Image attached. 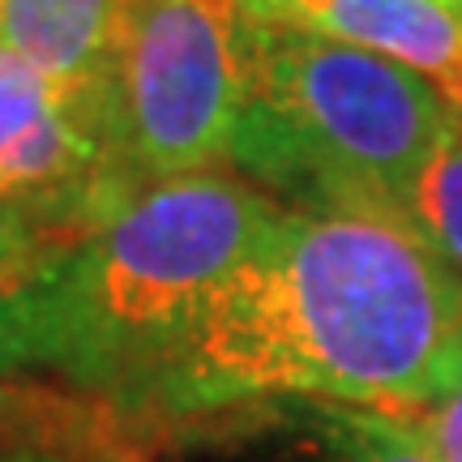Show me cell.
I'll return each instance as SVG.
<instances>
[{
  "label": "cell",
  "instance_id": "obj_2",
  "mask_svg": "<svg viewBox=\"0 0 462 462\" xmlns=\"http://www.w3.org/2000/svg\"><path fill=\"white\" fill-rule=\"evenodd\" d=\"M279 210L227 167L146 184L17 304L26 373L39 368L78 394L137 411L171 346Z\"/></svg>",
  "mask_w": 462,
  "mask_h": 462
},
{
  "label": "cell",
  "instance_id": "obj_12",
  "mask_svg": "<svg viewBox=\"0 0 462 462\" xmlns=\"http://www.w3.org/2000/svg\"><path fill=\"white\" fill-rule=\"evenodd\" d=\"M0 462H73V458H43V454H5V449H0Z\"/></svg>",
  "mask_w": 462,
  "mask_h": 462
},
{
  "label": "cell",
  "instance_id": "obj_1",
  "mask_svg": "<svg viewBox=\"0 0 462 462\" xmlns=\"http://www.w3.org/2000/svg\"><path fill=\"white\" fill-rule=\"evenodd\" d=\"M462 360V279L407 223L287 210L171 346L137 411H420Z\"/></svg>",
  "mask_w": 462,
  "mask_h": 462
},
{
  "label": "cell",
  "instance_id": "obj_9",
  "mask_svg": "<svg viewBox=\"0 0 462 462\" xmlns=\"http://www.w3.org/2000/svg\"><path fill=\"white\" fill-rule=\"evenodd\" d=\"M411 231L462 279V133L432 150L407 198Z\"/></svg>",
  "mask_w": 462,
  "mask_h": 462
},
{
  "label": "cell",
  "instance_id": "obj_14",
  "mask_svg": "<svg viewBox=\"0 0 462 462\" xmlns=\"http://www.w3.org/2000/svg\"><path fill=\"white\" fill-rule=\"evenodd\" d=\"M454 107H458V133H462V95H458V103H454Z\"/></svg>",
  "mask_w": 462,
  "mask_h": 462
},
{
  "label": "cell",
  "instance_id": "obj_3",
  "mask_svg": "<svg viewBox=\"0 0 462 462\" xmlns=\"http://www.w3.org/2000/svg\"><path fill=\"white\" fill-rule=\"evenodd\" d=\"M458 107L411 69L248 17V95L227 171L287 210H351L407 223L432 150Z\"/></svg>",
  "mask_w": 462,
  "mask_h": 462
},
{
  "label": "cell",
  "instance_id": "obj_7",
  "mask_svg": "<svg viewBox=\"0 0 462 462\" xmlns=\"http://www.w3.org/2000/svg\"><path fill=\"white\" fill-rule=\"evenodd\" d=\"M137 0H0V48L65 95H107Z\"/></svg>",
  "mask_w": 462,
  "mask_h": 462
},
{
  "label": "cell",
  "instance_id": "obj_5",
  "mask_svg": "<svg viewBox=\"0 0 462 462\" xmlns=\"http://www.w3.org/2000/svg\"><path fill=\"white\" fill-rule=\"evenodd\" d=\"M206 462H441L411 415L346 402H257L193 420Z\"/></svg>",
  "mask_w": 462,
  "mask_h": 462
},
{
  "label": "cell",
  "instance_id": "obj_11",
  "mask_svg": "<svg viewBox=\"0 0 462 462\" xmlns=\"http://www.w3.org/2000/svg\"><path fill=\"white\" fill-rule=\"evenodd\" d=\"M411 415V424L420 437L432 446V454L441 462H462V360L449 368V377L441 381V390Z\"/></svg>",
  "mask_w": 462,
  "mask_h": 462
},
{
  "label": "cell",
  "instance_id": "obj_8",
  "mask_svg": "<svg viewBox=\"0 0 462 462\" xmlns=\"http://www.w3.org/2000/svg\"><path fill=\"white\" fill-rule=\"evenodd\" d=\"M112 441V402L78 390H56L34 377L0 373V449L5 454H43L73 458L107 454Z\"/></svg>",
  "mask_w": 462,
  "mask_h": 462
},
{
  "label": "cell",
  "instance_id": "obj_4",
  "mask_svg": "<svg viewBox=\"0 0 462 462\" xmlns=\"http://www.w3.org/2000/svg\"><path fill=\"white\" fill-rule=\"evenodd\" d=\"M245 95V0H137L107 82L116 159L137 189L218 171Z\"/></svg>",
  "mask_w": 462,
  "mask_h": 462
},
{
  "label": "cell",
  "instance_id": "obj_6",
  "mask_svg": "<svg viewBox=\"0 0 462 462\" xmlns=\"http://www.w3.org/2000/svg\"><path fill=\"white\" fill-rule=\"evenodd\" d=\"M245 14L385 56L429 78L449 103L462 95V14L441 0H245Z\"/></svg>",
  "mask_w": 462,
  "mask_h": 462
},
{
  "label": "cell",
  "instance_id": "obj_10",
  "mask_svg": "<svg viewBox=\"0 0 462 462\" xmlns=\"http://www.w3.org/2000/svg\"><path fill=\"white\" fill-rule=\"evenodd\" d=\"M73 245L51 240L26 210L0 198V313L31 296Z\"/></svg>",
  "mask_w": 462,
  "mask_h": 462
},
{
  "label": "cell",
  "instance_id": "obj_13",
  "mask_svg": "<svg viewBox=\"0 0 462 462\" xmlns=\"http://www.w3.org/2000/svg\"><path fill=\"white\" fill-rule=\"evenodd\" d=\"M441 5H449V9H454V14H462V0H441Z\"/></svg>",
  "mask_w": 462,
  "mask_h": 462
}]
</instances>
